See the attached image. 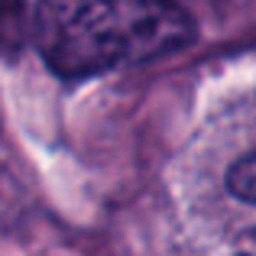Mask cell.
<instances>
[{
  "label": "cell",
  "mask_w": 256,
  "mask_h": 256,
  "mask_svg": "<svg viewBox=\"0 0 256 256\" xmlns=\"http://www.w3.org/2000/svg\"><path fill=\"white\" fill-rule=\"evenodd\" d=\"M198 39L194 16L175 0H36L32 49L62 82L175 56Z\"/></svg>",
  "instance_id": "6da1fadb"
},
{
  "label": "cell",
  "mask_w": 256,
  "mask_h": 256,
  "mask_svg": "<svg viewBox=\"0 0 256 256\" xmlns=\"http://www.w3.org/2000/svg\"><path fill=\"white\" fill-rule=\"evenodd\" d=\"M0 42L6 62H13L26 42H32V13H26V0H0Z\"/></svg>",
  "instance_id": "7a4b0ae2"
},
{
  "label": "cell",
  "mask_w": 256,
  "mask_h": 256,
  "mask_svg": "<svg viewBox=\"0 0 256 256\" xmlns=\"http://www.w3.org/2000/svg\"><path fill=\"white\" fill-rule=\"evenodd\" d=\"M227 192L244 204H256V150L240 156L237 162L227 169Z\"/></svg>",
  "instance_id": "3957f363"
},
{
  "label": "cell",
  "mask_w": 256,
  "mask_h": 256,
  "mask_svg": "<svg viewBox=\"0 0 256 256\" xmlns=\"http://www.w3.org/2000/svg\"><path fill=\"white\" fill-rule=\"evenodd\" d=\"M237 256H253V253H237Z\"/></svg>",
  "instance_id": "277c9868"
}]
</instances>
